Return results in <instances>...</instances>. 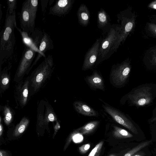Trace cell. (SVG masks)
Wrapping results in <instances>:
<instances>
[{
  "label": "cell",
  "mask_w": 156,
  "mask_h": 156,
  "mask_svg": "<svg viewBox=\"0 0 156 156\" xmlns=\"http://www.w3.org/2000/svg\"><path fill=\"white\" fill-rule=\"evenodd\" d=\"M90 147L89 144H84L79 148V151L82 154L86 153L89 149Z\"/></svg>",
  "instance_id": "obj_31"
},
{
  "label": "cell",
  "mask_w": 156,
  "mask_h": 156,
  "mask_svg": "<svg viewBox=\"0 0 156 156\" xmlns=\"http://www.w3.org/2000/svg\"><path fill=\"white\" fill-rule=\"evenodd\" d=\"M73 105L75 111L79 114L89 117H98V112L86 103L80 101L74 102Z\"/></svg>",
  "instance_id": "obj_15"
},
{
  "label": "cell",
  "mask_w": 156,
  "mask_h": 156,
  "mask_svg": "<svg viewBox=\"0 0 156 156\" xmlns=\"http://www.w3.org/2000/svg\"><path fill=\"white\" fill-rule=\"evenodd\" d=\"M40 1L41 3V10L42 12L43 13V15H44L48 3L49 1L48 0H41Z\"/></svg>",
  "instance_id": "obj_32"
},
{
  "label": "cell",
  "mask_w": 156,
  "mask_h": 156,
  "mask_svg": "<svg viewBox=\"0 0 156 156\" xmlns=\"http://www.w3.org/2000/svg\"><path fill=\"white\" fill-rule=\"evenodd\" d=\"M84 80L91 89L105 91L104 79L101 74L98 70H94L91 75L87 76L85 77Z\"/></svg>",
  "instance_id": "obj_14"
},
{
  "label": "cell",
  "mask_w": 156,
  "mask_h": 156,
  "mask_svg": "<svg viewBox=\"0 0 156 156\" xmlns=\"http://www.w3.org/2000/svg\"><path fill=\"white\" fill-rule=\"evenodd\" d=\"M155 116L154 117H152L150 120V121L151 122H152L156 121V112Z\"/></svg>",
  "instance_id": "obj_36"
},
{
  "label": "cell",
  "mask_w": 156,
  "mask_h": 156,
  "mask_svg": "<svg viewBox=\"0 0 156 156\" xmlns=\"http://www.w3.org/2000/svg\"><path fill=\"white\" fill-rule=\"evenodd\" d=\"M29 122V118L27 117H23L15 128L13 131L14 136H18L22 134L27 128Z\"/></svg>",
  "instance_id": "obj_22"
},
{
  "label": "cell",
  "mask_w": 156,
  "mask_h": 156,
  "mask_svg": "<svg viewBox=\"0 0 156 156\" xmlns=\"http://www.w3.org/2000/svg\"><path fill=\"white\" fill-rule=\"evenodd\" d=\"M101 40L98 39L87 53L82 66L83 70L91 69L94 65L99 54Z\"/></svg>",
  "instance_id": "obj_11"
},
{
  "label": "cell",
  "mask_w": 156,
  "mask_h": 156,
  "mask_svg": "<svg viewBox=\"0 0 156 156\" xmlns=\"http://www.w3.org/2000/svg\"><path fill=\"white\" fill-rule=\"evenodd\" d=\"M102 106L105 111L118 123L126 127L135 134L138 133V130L127 115L118 109L111 106L101 99Z\"/></svg>",
  "instance_id": "obj_7"
},
{
  "label": "cell",
  "mask_w": 156,
  "mask_h": 156,
  "mask_svg": "<svg viewBox=\"0 0 156 156\" xmlns=\"http://www.w3.org/2000/svg\"><path fill=\"white\" fill-rule=\"evenodd\" d=\"M36 52L34 48L25 46L13 79L14 81L16 83L22 80L26 74H29Z\"/></svg>",
  "instance_id": "obj_6"
},
{
  "label": "cell",
  "mask_w": 156,
  "mask_h": 156,
  "mask_svg": "<svg viewBox=\"0 0 156 156\" xmlns=\"http://www.w3.org/2000/svg\"><path fill=\"white\" fill-rule=\"evenodd\" d=\"M73 1L57 0L54 5L50 8L49 14L61 17L67 14L72 8Z\"/></svg>",
  "instance_id": "obj_13"
},
{
  "label": "cell",
  "mask_w": 156,
  "mask_h": 156,
  "mask_svg": "<svg viewBox=\"0 0 156 156\" xmlns=\"http://www.w3.org/2000/svg\"><path fill=\"white\" fill-rule=\"evenodd\" d=\"M98 23L99 27L101 28L105 26L108 23L107 15L105 11L101 10L98 14Z\"/></svg>",
  "instance_id": "obj_27"
},
{
  "label": "cell",
  "mask_w": 156,
  "mask_h": 156,
  "mask_svg": "<svg viewBox=\"0 0 156 156\" xmlns=\"http://www.w3.org/2000/svg\"><path fill=\"white\" fill-rule=\"evenodd\" d=\"M51 55L44 60L27 77L29 82L30 98L37 93L51 77L54 67Z\"/></svg>",
  "instance_id": "obj_2"
},
{
  "label": "cell",
  "mask_w": 156,
  "mask_h": 156,
  "mask_svg": "<svg viewBox=\"0 0 156 156\" xmlns=\"http://www.w3.org/2000/svg\"><path fill=\"white\" fill-rule=\"evenodd\" d=\"M77 16L79 22L83 26H86L89 21L90 15L88 10L84 4H82L79 8Z\"/></svg>",
  "instance_id": "obj_19"
},
{
  "label": "cell",
  "mask_w": 156,
  "mask_h": 156,
  "mask_svg": "<svg viewBox=\"0 0 156 156\" xmlns=\"http://www.w3.org/2000/svg\"><path fill=\"white\" fill-rule=\"evenodd\" d=\"M151 84L141 85L133 89L121 98L120 103L124 105L127 102L130 106L138 107L151 103L156 97V93Z\"/></svg>",
  "instance_id": "obj_3"
},
{
  "label": "cell",
  "mask_w": 156,
  "mask_h": 156,
  "mask_svg": "<svg viewBox=\"0 0 156 156\" xmlns=\"http://www.w3.org/2000/svg\"><path fill=\"white\" fill-rule=\"evenodd\" d=\"M20 21L21 30L30 35L35 30V26L32 23V18L29 6L28 0L23 3L20 14Z\"/></svg>",
  "instance_id": "obj_9"
},
{
  "label": "cell",
  "mask_w": 156,
  "mask_h": 156,
  "mask_svg": "<svg viewBox=\"0 0 156 156\" xmlns=\"http://www.w3.org/2000/svg\"><path fill=\"white\" fill-rule=\"evenodd\" d=\"M113 135L115 138H130L133 136L126 130L116 126H112Z\"/></svg>",
  "instance_id": "obj_24"
},
{
  "label": "cell",
  "mask_w": 156,
  "mask_h": 156,
  "mask_svg": "<svg viewBox=\"0 0 156 156\" xmlns=\"http://www.w3.org/2000/svg\"><path fill=\"white\" fill-rule=\"evenodd\" d=\"M45 112L43 118L44 126H48L50 122H54L57 120V117L50 104L47 101H44Z\"/></svg>",
  "instance_id": "obj_18"
},
{
  "label": "cell",
  "mask_w": 156,
  "mask_h": 156,
  "mask_svg": "<svg viewBox=\"0 0 156 156\" xmlns=\"http://www.w3.org/2000/svg\"><path fill=\"white\" fill-rule=\"evenodd\" d=\"M121 26L119 27V33L118 37L111 49L116 51L121 43L125 41L129 34L134 29L136 16L130 9L122 12L119 17Z\"/></svg>",
  "instance_id": "obj_4"
},
{
  "label": "cell",
  "mask_w": 156,
  "mask_h": 156,
  "mask_svg": "<svg viewBox=\"0 0 156 156\" xmlns=\"http://www.w3.org/2000/svg\"><path fill=\"white\" fill-rule=\"evenodd\" d=\"M100 122L99 120H94L86 124L76 131L82 134L89 133L93 131L99 125Z\"/></svg>",
  "instance_id": "obj_21"
},
{
  "label": "cell",
  "mask_w": 156,
  "mask_h": 156,
  "mask_svg": "<svg viewBox=\"0 0 156 156\" xmlns=\"http://www.w3.org/2000/svg\"><path fill=\"white\" fill-rule=\"evenodd\" d=\"M12 67V65L5 67L0 71V93L1 96L2 93L9 87L11 80L10 72L9 71Z\"/></svg>",
  "instance_id": "obj_16"
},
{
  "label": "cell",
  "mask_w": 156,
  "mask_h": 156,
  "mask_svg": "<svg viewBox=\"0 0 156 156\" xmlns=\"http://www.w3.org/2000/svg\"><path fill=\"white\" fill-rule=\"evenodd\" d=\"M29 6L31 14L33 25L35 26V20L37 10L38 1L28 0Z\"/></svg>",
  "instance_id": "obj_25"
},
{
  "label": "cell",
  "mask_w": 156,
  "mask_h": 156,
  "mask_svg": "<svg viewBox=\"0 0 156 156\" xmlns=\"http://www.w3.org/2000/svg\"><path fill=\"white\" fill-rule=\"evenodd\" d=\"M151 142V140H149L140 143L128 151L124 156H133L134 154L136 153L137 152L147 146L150 145Z\"/></svg>",
  "instance_id": "obj_26"
},
{
  "label": "cell",
  "mask_w": 156,
  "mask_h": 156,
  "mask_svg": "<svg viewBox=\"0 0 156 156\" xmlns=\"http://www.w3.org/2000/svg\"><path fill=\"white\" fill-rule=\"evenodd\" d=\"M3 115V121L7 126L9 125L12 122L14 115L15 112L9 106L6 105L1 108Z\"/></svg>",
  "instance_id": "obj_20"
},
{
  "label": "cell",
  "mask_w": 156,
  "mask_h": 156,
  "mask_svg": "<svg viewBox=\"0 0 156 156\" xmlns=\"http://www.w3.org/2000/svg\"><path fill=\"white\" fill-rule=\"evenodd\" d=\"M119 27L112 28L107 36L102 41L100 45L99 55L102 58L106 56L115 42L119 33Z\"/></svg>",
  "instance_id": "obj_10"
},
{
  "label": "cell",
  "mask_w": 156,
  "mask_h": 156,
  "mask_svg": "<svg viewBox=\"0 0 156 156\" xmlns=\"http://www.w3.org/2000/svg\"><path fill=\"white\" fill-rule=\"evenodd\" d=\"M149 8L156 9V0L151 3L149 5Z\"/></svg>",
  "instance_id": "obj_34"
},
{
  "label": "cell",
  "mask_w": 156,
  "mask_h": 156,
  "mask_svg": "<svg viewBox=\"0 0 156 156\" xmlns=\"http://www.w3.org/2000/svg\"><path fill=\"white\" fill-rule=\"evenodd\" d=\"M101 141L97 144L90 152L88 156H99L103 144Z\"/></svg>",
  "instance_id": "obj_28"
},
{
  "label": "cell",
  "mask_w": 156,
  "mask_h": 156,
  "mask_svg": "<svg viewBox=\"0 0 156 156\" xmlns=\"http://www.w3.org/2000/svg\"><path fill=\"white\" fill-rule=\"evenodd\" d=\"M131 69L129 59L113 65L109 75V80L111 84L117 88L123 87L127 82Z\"/></svg>",
  "instance_id": "obj_5"
},
{
  "label": "cell",
  "mask_w": 156,
  "mask_h": 156,
  "mask_svg": "<svg viewBox=\"0 0 156 156\" xmlns=\"http://www.w3.org/2000/svg\"><path fill=\"white\" fill-rule=\"evenodd\" d=\"M2 12L1 9V5L0 4V20H1L2 17Z\"/></svg>",
  "instance_id": "obj_37"
},
{
  "label": "cell",
  "mask_w": 156,
  "mask_h": 156,
  "mask_svg": "<svg viewBox=\"0 0 156 156\" xmlns=\"http://www.w3.org/2000/svg\"><path fill=\"white\" fill-rule=\"evenodd\" d=\"M156 20V19H155V20Z\"/></svg>",
  "instance_id": "obj_40"
},
{
  "label": "cell",
  "mask_w": 156,
  "mask_h": 156,
  "mask_svg": "<svg viewBox=\"0 0 156 156\" xmlns=\"http://www.w3.org/2000/svg\"><path fill=\"white\" fill-rule=\"evenodd\" d=\"M29 82L27 77L25 80L16 82L14 86V95L17 106L21 108L24 107L30 98Z\"/></svg>",
  "instance_id": "obj_8"
},
{
  "label": "cell",
  "mask_w": 156,
  "mask_h": 156,
  "mask_svg": "<svg viewBox=\"0 0 156 156\" xmlns=\"http://www.w3.org/2000/svg\"><path fill=\"white\" fill-rule=\"evenodd\" d=\"M16 25V12L9 14L7 10L4 26L0 33V66L12 55L15 43L14 29Z\"/></svg>",
  "instance_id": "obj_1"
},
{
  "label": "cell",
  "mask_w": 156,
  "mask_h": 156,
  "mask_svg": "<svg viewBox=\"0 0 156 156\" xmlns=\"http://www.w3.org/2000/svg\"><path fill=\"white\" fill-rule=\"evenodd\" d=\"M147 31L150 35L156 37V24L152 23H148L146 25Z\"/></svg>",
  "instance_id": "obj_29"
},
{
  "label": "cell",
  "mask_w": 156,
  "mask_h": 156,
  "mask_svg": "<svg viewBox=\"0 0 156 156\" xmlns=\"http://www.w3.org/2000/svg\"><path fill=\"white\" fill-rule=\"evenodd\" d=\"M43 32V37L38 47L39 52L29 69V72L41 57H44L46 58L45 53L47 51L52 49L54 48L53 41L50 35L44 31Z\"/></svg>",
  "instance_id": "obj_12"
},
{
  "label": "cell",
  "mask_w": 156,
  "mask_h": 156,
  "mask_svg": "<svg viewBox=\"0 0 156 156\" xmlns=\"http://www.w3.org/2000/svg\"><path fill=\"white\" fill-rule=\"evenodd\" d=\"M17 0H7V10L9 14H11L17 8Z\"/></svg>",
  "instance_id": "obj_30"
},
{
  "label": "cell",
  "mask_w": 156,
  "mask_h": 156,
  "mask_svg": "<svg viewBox=\"0 0 156 156\" xmlns=\"http://www.w3.org/2000/svg\"><path fill=\"white\" fill-rule=\"evenodd\" d=\"M15 28L19 31L21 36L22 41L25 46L31 47L34 49L38 53L39 50L35 46L33 41L30 36L26 32L23 31L19 28L16 25Z\"/></svg>",
  "instance_id": "obj_23"
},
{
  "label": "cell",
  "mask_w": 156,
  "mask_h": 156,
  "mask_svg": "<svg viewBox=\"0 0 156 156\" xmlns=\"http://www.w3.org/2000/svg\"><path fill=\"white\" fill-rule=\"evenodd\" d=\"M56 122V123L55 125L54 126V133L53 134L54 135H55L56 134L58 131L60 129V128L59 123V122L58 120Z\"/></svg>",
  "instance_id": "obj_33"
},
{
  "label": "cell",
  "mask_w": 156,
  "mask_h": 156,
  "mask_svg": "<svg viewBox=\"0 0 156 156\" xmlns=\"http://www.w3.org/2000/svg\"><path fill=\"white\" fill-rule=\"evenodd\" d=\"M0 156H8L7 153L5 151L1 150L0 151Z\"/></svg>",
  "instance_id": "obj_35"
},
{
  "label": "cell",
  "mask_w": 156,
  "mask_h": 156,
  "mask_svg": "<svg viewBox=\"0 0 156 156\" xmlns=\"http://www.w3.org/2000/svg\"><path fill=\"white\" fill-rule=\"evenodd\" d=\"M144 62L149 68H156V46L151 47L145 53Z\"/></svg>",
  "instance_id": "obj_17"
},
{
  "label": "cell",
  "mask_w": 156,
  "mask_h": 156,
  "mask_svg": "<svg viewBox=\"0 0 156 156\" xmlns=\"http://www.w3.org/2000/svg\"><path fill=\"white\" fill-rule=\"evenodd\" d=\"M54 0H50L49 1V5L50 6L53 3Z\"/></svg>",
  "instance_id": "obj_38"
},
{
  "label": "cell",
  "mask_w": 156,
  "mask_h": 156,
  "mask_svg": "<svg viewBox=\"0 0 156 156\" xmlns=\"http://www.w3.org/2000/svg\"><path fill=\"white\" fill-rule=\"evenodd\" d=\"M133 156H142V155L141 154H136H136H134Z\"/></svg>",
  "instance_id": "obj_39"
}]
</instances>
